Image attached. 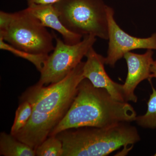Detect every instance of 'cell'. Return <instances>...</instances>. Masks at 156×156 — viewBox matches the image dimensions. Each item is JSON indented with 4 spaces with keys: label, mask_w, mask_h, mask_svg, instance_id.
I'll use <instances>...</instances> for the list:
<instances>
[{
    "label": "cell",
    "mask_w": 156,
    "mask_h": 156,
    "mask_svg": "<svg viewBox=\"0 0 156 156\" xmlns=\"http://www.w3.org/2000/svg\"><path fill=\"white\" fill-rule=\"evenodd\" d=\"M56 135L63 144L62 156H105L140 140L136 128L121 122L105 128L84 127Z\"/></svg>",
    "instance_id": "3957f363"
},
{
    "label": "cell",
    "mask_w": 156,
    "mask_h": 156,
    "mask_svg": "<svg viewBox=\"0 0 156 156\" xmlns=\"http://www.w3.org/2000/svg\"><path fill=\"white\" fill-rule=\"evenodd\" d=\"M35 151L37 156H62L63 144L56 135L49 136Z\"/></svg>",
    "instance_id": "9a60e30c"
},
{
    "label": "cell",
    "mask_w": 156,
    "mask_h": 156,
    "mask_svg": "<svg viewBox=\"0 0 156 156\" xmlns=\"http://www.w3.org/2000/svg\"><path fill=\"white\" fill-rule=\"evenodd\" d=\"M31 105L27 101L20 99V103L15 112L11 134L15 135L26 126L32 114Z\"/></svg>",
    "instance_id": "5bb4252c"
},
{
    "label": "cell",
    "mask_w": 156,
    "mask_h": 156,
    "mask_svg": "<svg viewBox=\"0 0 156 156\" xmlns=\"http://www.w3.org/2000/svg\"><path fill=\"white\" fill-rule=\"evenodd\" d=\"M114 11L108 6V47L105 64L114 67L126 53L137 49L156 50V33L147 38L130 35L123 30L115 20Z\"/></svg>",
    "instance_id": "52a82bcc"
},
{
    "label": "cell",
    "mask_w": 156,
    "mask_h": 156,
    "mask_svg": "<svg viewBox=\"0 0 156 156\" xmlns=\"http://www.w3.org/2000/svg\"><path fill=\"white\" fill-rule=\"evenodd\" d=\"M151 80L152 78H156V60H154L153 63L151 66Z\"/></svg>",
    "instance_id": "ac0fdd59"
},
{
    "label": "cell",
    "mask_w": 156,
    "mask_h": 156,
    "mask_svg": "<svg viewBox=\"0 0 156 156\" xmlns=\"http://www.w3.org/2000/svg\"><path fill=\"white\" fill-rule=\"evenodd\" d=\"M86 56L87 60L83 68L84 78L89 80L94 87L106 89L116 100L126 102L123 84L113 81L105 71V57L98 54L93 47L89 49Z\"/></svg>",
    "instance_id": "9c48e42d"
},
{
    "label": "cell",
    "mask_w": 156,
    "mask_h": 156,
    "mask_svg": "<svg viewBox=\"0 0 156 156\" xmlns=\"http://www.w3.org/2000/svg\"><path fill=\"white\" fill-rule=\"evenodd\" d=\"M136 116L135 110L128 102L116 100L106 89L94 87L84 78L67 112L49 136L81 127L105 128L130 123L135 121Z\"/></svg>",
    "instance_id": "7a4b0ae2"
},
{
    "label": "cell",
    "mask_w": 156,
    "mask_h": 156,
    "mask_svg": "<svg viewBox=\"0 0 156 156\" xmlns=\"http://www.w3.org/2000/svg\"><path fill=\"white\" fill-rule=\"evenodd\" d=\"M82 62L61 81L48 86L37 84L23 93L20 99L27 101L33 112L28 123L17 137L36 148L47 139L64 117L75 97L78 87L84 79Z\"/></svg>",
    "instance_id": "6da1fadb"
},
{
    "label": "cell",
    "mask_w": 156,
    "mask_h": 156,
    "mask_svg": "<svg viewBox=\"0 0 156 156\" xmlns=\"http://www.w3.org/2000/svg\"><path fill=\"white\" fill-rule=\"evenodd\" d=\"M151 85L152 92L148 101L147 111L145 114L136 116L135 121L143 128H156V89Z\"/></svg>",
    "instance_id": "4fadbf2b"
},
{
    "label": "cell",
    "mask_w": 156,
    "mask_h": 156,
    "mask_svg": "<svg viewBox=\"0 0 156 156\" xmlns=\"http://www.w3.org/2000/svg\"><path fill=\"white\" fill-rule=\"evenodd\" d=\"M46 27H50L61 35L63 41L69 45L77 44L83 36L70 31L62 24L53 5H32L27 9Z\"/></svg>",
    "instance_id": "30bf717a"
},
{
    "label": "cell",
    "mask_w": 156,
    "mask_h": 156,
    "mask_svg": "<svg viewBox=\"0 0 156 156\" xmlns=\"http://www.w3.org/2000/svg\"><path fill=\"white\" fill-rule=\"evenodd\" d=\"M59 0H27L28 6L32 5H53Z\"/></svg>",
    "instance_id": "e0dca14e"
},
{
    "label": "cell",
    "mask_w": 156,
    "mask_h": 156,
    "mask_svg": "<svg viewBox=\"0 0 156 156\" xmlns=\"http://www.w3.org/2000/svg\"><path fill=\"white\" fill-rule=\"evenodd\" d=\"M12 13H7L3 11L0 12V30H3L11 22Z\"/></svg>",
    "instance_id": "2e32d148"
},
{
    "label": "cell",
    "mask_w": 156,
    "mask_h": 156,
    "mask_svg": "<svg viewBox=\"0 0 156 156\" xmlns=\"http://www.w3.org/2000/svg\"><path fill=\"white\" fill-rule=\"evenodd\" d=\"M154 156H156V153L155 154Z\"/></svg>",
    "instance_id": "d6986e66"
},
{
    "label": "cell",
    "mask_w": 156,
    "mask_h": 156,
    "mask_svg": "<svg viewBox=\"0 0 156 156\" xmlns=\"http://www.w3.org/2000/svg\"><path fill=\"white\" fill-rule=\"evenodd\" d=\"M54 37L56 46L40 71L41 76L37 83L42 86L58 83L66 77L82 62V58L96 41V37L86 35L77 44L69 45L56 35Z\"/></svg>",
    "instance_id": "8992f818"
},
{
    "label": "cell",
    "mask_w": 156,
    "mask_h": 156,
    "mask_svg": "<svg viewBox=\"0 0 156 156\" xmlns=\"http://www.w3.org/2000/svg\"><path fill=\"white\" fill-rule=\"evenodd\" d=\"M0 37L11 46L28 53L49 55L54 50L52 35L27 9L12 13V19Z\"/></svg>",
    "instance_id": "5b68a950"
},
{
    "label": "cell",
    "mask_w": 156,
    "mask_h": 156,
    "mask_svg": "<svg viewBox=\"0 0 156 156\" xmlns=\"http://www.w3.org/2000/svg\"><path fill=\"white\" fill-rule=\"evenodd\" d=\"M0 49L9 51L15 56L24 58L30 62L34 65L40 72L49 56V55L44 54H33L17 49L5 41L1 37H0Z\"/></svg>",
    "instance_id": "7c38bea8"
},
{
    "label": "cell",
    "mask_w": 156,
    "mask_h": 156,
    "mask_svg": "<svg viewBox=\"0 0 156 156\" xmlns=\"http://www.w3.org/2000/svg\"><path fill=\"white\" fill-rule=\"evenodd\" d=\"M0 155L4 156H35V151L10 133L0 134Z\"/></svg>",
    "instance_id": "8fae6325"
},
{
    "label": "cell",
    "mask_w": 156,
    "mask_h": 156,
    "mask_svg": "<svg viewBox=\"0 0 156 156\" xmlns=\"http://www.w3.org/2000/svg\"><path fill=\"white\" fill-rule=\"evenodd\" d=\"M154 52L147 50L142 54L128 52L123 58L126 59L128 66V74L123 85L124 97L126 102L131 101L136 103L137 98L134 91L140 83L148 79L151 80V68L154 60Z\"/></svg>",
    "instance_id": "ba28073f"
},
{
    "label": "cell",
    "mask_w": 156,
    "mask_h": 156,
    "mask_svg": "<svg viewBox=\"0 0 156 156\" xmlns=\"http://www.w3.org/2000/svg\"><path fill=\"white\" fill-rule=\"evenodd\" d=\"M53 5L70 31L108 40V6L103 0H59Z\"/></svg>",
    "instance_id": "277c9868"
}]
</instances>
